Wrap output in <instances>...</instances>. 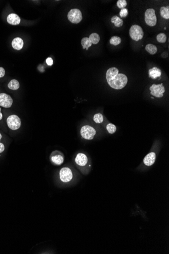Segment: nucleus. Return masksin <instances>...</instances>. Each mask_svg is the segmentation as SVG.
Instances as JSON below:
<instances>
[{
    "mask_svg": "<svg viewBox=\"0 0 169 254\" xmlns=\"http://www.w3.org/2000/svg\"><path fill=\"white\" fill-rule=\"evenodd\" d=\"M46 63L48 66H52L53 64V61L52 59H51V57L47 58V60H46Z\"/></svg>",
    "mask_w": 169,
    "mask_h": 254,
    "instance_id": "nucleus-28",
    "label": "nucleus"
},
{
    "mask_svg": "<svg viewBox=\"0 0 169 254\" xmlns=\"http://www.w3.org/2000/svg\"><path fill=\"white\" fill-rule=\"evenodd\" d=\"M156 39L159 42L161 43H164L167 41V37L166 34L163 33H160L158 34L156 36Z\"/></svg>",
    "mask_w": 169,
    "mask_h": 254,
    "instance_id": "nucleus-23",
    "label": "nucleus"
},
{
    "mask_svg": "<svg viewBox=\"0 0 169 254\" xmlns=\"http://www.w3.org/2000/svg\"><path fill=\"white\" fill-rule=\"evenodd\" d=\"M75 162L80 167H85L88 162V159L85 154L79 153L76 156Z\"/></svg>",
    "mask_w": 169,
    "mask_h": 254,
    "instance_id": "nucleus-11",
    "label": "nucleus"
},
{
    "mask_svg": "<svg viewBox=\"0 0 169 254\" xmlns=\"http://www.w3.org/2000/svg\"><path fill=\"white\" fill-rule=\"evenodd\" d=\"M8 87L9 89L13 90H16L19 88L20 87L19 83L16 79H13L11 80L8 85Z\"/></svg>",
    "mask_w": 169,
    "mask_h": 254,
    "instance_id": "nucleus-16",
    "label": "nucleus"
},
{
    "mask_svg": "<svg viewBox=\"0 0 169 254\" xmlns=\"http://www.w3.org/2000/svg\"><path fill=\"white\" fill-rule=\"evenodd\" d=\"M5 71L3 67H0V78H2L5 76Z\"/></svg>",
    "mask_w": 169,
    "mask_h": 254,
    "instance_id": "nucleus-29",
    "label": "nucleus"
},
{
    "mask_svg": "<svg viewBox=\"0 0 169 254\" xmlns=\"http://www.w3.org/2000/svg\"><path fill=\"white\" fill-rule=\"evenodd\" d=\"M168 53H167V52H164L162 54V56L163 58H166V57H168Z\"/></svg>",
    "mask_w": 169,
    "mask_h": 254,
    "instance_id": "nucleus-31",
    "label": "nucleus"
},
{
    "mask_svg": "<svg viewBox=\"0 0 169 254\" xmlns=\"http://www.w3.org/2000/svg\"><path fill=\"white\" fill-rule=\"evenodd\" d=\"M107 129L108 133L111 134H114L117 130V127L114 124L109 123L107 126Z\"/></svg>",
    "mask_w": 169,
    "mask_h": 254,
    "instance_id": "nucleus-25",
    "label": "nucleus"
},
{
    "mask_svg": "<svg viewBox=\"0 0 169 254\" xmlns=\"http://www.w3.org/2000/svg\"><path fill=\"white\" fill-rule=\"evenodd\" d=\"M67 18L73 24H79L83 19L82 12L78 9H72L68 13Z\"/></svg>",
    "mask_w": 169,
    "mask_h": 254,
    "instance_id": "nucleus-3",
    "label": "nucleus"
},
{
    "mask_svg": "<svg viewBox=\"0 0 169 254\" xmlns=\"http://www.w3.org/2000/svg\"><path fill=\"white\" fill-rule=\"evenodd\" d=\"M2 139V135L1 133H0V140H1V139Z\"/></svg>",
    "mask_w": 169,
    "mask_h": 254,
    "instance_id": "nucleus-33",
    "label": "nucleus"
},
{
    "mask_svg": "<svg viewBox=\"0 0 169 254\" xmlns=\"http://www.w3.org/2000/svg\"><path fill=\"white\" fill-rule=\"evenodd\" d=\"M129 34L131 38L136 41L141 40L144 36L143 29L138 25H133L131 26L129 30Z\"/></svg>",
    "mask_w": 169,
    "mask_h": 254,
    "instance_id": "nucleus-2",
    "label": "nucleus"
},
{
    "mask_svg": "<svg viewBox=\"0 0 169 254\" xmlns=\"http://www.w3.org/2000/svg\"><path fill=\"white\" fill-rule=\"evenodd\" d=\"M13 104L12 98L7 94L5 93L0 94V106L5 108H9Z\"/></svg>",
    "mask_w": 169,
    "mask_h": 254,
    "instance_id": "nucleus-9",
    "label": "nucleus"
},
{
    "mask_svg": "<svg viewBox=\"0 0 169 254\" xmlns=\"http://www.w3.org/2000/svg\"><path fill=\"white\" fill-rule=\"evenodd\" d=\"M8 23L13 25H19L21 21V18L16 14L11 13L8 16L7 18Z\"/></svg>",
    "mask_w": 169,
    "mask_h": 254,
    "instance_id": "nucleus-13",
    "label": "nucleus"
},
{
    "mask_svg": "<svg viewBox=\"0 0 169 254\" xmlns=\"http://www.w3.org/2000/svg\"><path fill=\"white\" fill-rule=\"evenodd\" d=\"M59 178L62 182H69L73 178L72 170L69 167H63L61 168L59 172Z\"/></svg>",
    "mask_w": 169,
    "mask_h": 254,
    "instance_id": "nucleus-7",
    "label": "nucleus"
},
{
    "mask_svg": "<svg viewBox=\"0 0 169 254\" xmlns=\"http://www.w3.org/2000/svg\"><path fill=\"white\" fill-rule=\"evenodd\" d=\"M107 82L111 87L115 89H121L125 87L128 82V78L125 75L119 74L117 67L108 69L106 74Z\"/></svg>",
    "mask_w": 169,
    "mask_h": 254,
    "instance_id": "nucleus-1",
    "label": "nucleus"
},
{
    "mask_svg": "<svg viewBox=\"0 0 169 254\" xmlns=\"http://www.w3.org/2000/svg\"><path fill=\"white\" fill-rule=\"evenodd\" d=\"M89 39L92 43L96 44H98L100 41V36L96 33H92L89 36Z\"/></svg>",
    "mask_w": 169,
    "mask_h": 254,
    "instance_id": "nucleus-21",
    "label": "nucleus"
},
{
    "mask_svg": "<svg viewBox=\"0 0 169 254\" xmlns=\"http://www.w3.org/2000/svg\"><path fill=\"white\" fill-rule=\"evenodd\" d=\"M50 159L53 164L55 165H61L64 162V156L58 151H55L51 153Z\"/></svg>",
    "mask_w": 169,
    "mask_h": 254,
    "instance_id": "nucleus-10",
    "label": "nucleus"
},
{
    "mask_svg": "<svg viewBox=\"0 0 169 254\" xmlns=\"http://www.w3.org/2000/svg\"><path fill=\"white\" fill-rule=\"evenodd\" d=\"M111 21L113 24H115V26L117 27H121L123 25V21L121 19V18L118 17V16H114L111 18Z\"/></svg>",
    "mask_w": 169,
    "mask_h": 254,
    "instance_id": "nucleus-17",
    "label": "nucleus"
},
{
    "mask_svg": "<svg viewBox=\"0 0 169 254\" xmlns=\"http://www.w3.org/2000/svg\"><path fill=\"white\" fill-rule=\"evenodd\" d=\"M145 21L146 24L150 26L156 25L157 22L156 15L153 9H148L145 13Z\"/></svg>",
    "mask_w": 169,
    "mask_h": 254,
    "instance_id": "nucleus-5",
    "label": "nucleus"
},
{
    "mask_svg": "<svg viewBox=\"0 0 169 254\" xmlns=\"http://www.w3.org/2000/svg\"><path fill=\"white\" fill-rule=\"evenodd\" d=\"M128 14V9H126V8L121 9L120 12V15L121 17H127Z\"/></svg>",
    "mask_w": 169,
    "mask_h": 254,
    "instance_id": "nucleus-27",
    "label": "nucleus"
},
{
    "mask_svg": "<svg viewBox=\"0 0 169 254\" xmlns=\"http://www.w3.org/2000/svg\"><path fill=\"white\" fill-rule=\"evenodd\" d=\"M81 44H82L83 48L86 49V50H88L89 47L92 46V43L90 40H89V38H84L81 40Z\"/></svg>",
    "mask_w": 169,
    "mask_h": 254,
    "instance_id": "nucleus-20",
    "label": "nucleus"
},
{
    "mask_svg": "<svg viewBox=\"0 0 169 254\" xmlns=\"http://www.w3.org/2000/svg\"><path fill=\"white\" fill-rule=\"evenodd\" d=\"M1 111V109L0 108V120H1L2 118H3V114H2Z\"/></svg>",
    "mask_w": 169,
    "mask_h": 254,
    "instance_id": "nucleus-32",
    "label": "nucleus"
},
{
    "mask_svg": "<svg viewBox=\"0 0 169 254\" xmlns=\"http://www.w3.org/2000/svg\"><path fill=\"white\" fill-rule=\"evenodd\" d=\"M7 123L9 129L13 130L19 129L21 124V119L16 115H12L8 117Z\"/></svg>",
    "mask_w": 169,
    "mask_h": 254,
    "instance_id": "nucleus-6",
    "label": "nucleus"
},
{
    "mask_svg": "<svg viewBox=\"0 0 169 254\" xmlns=\"http://www.w3.org/2000/svg\"><path fill=\"white\" fill-rule=\"evenodd\" d=\"M5 150V146L3 144L0 143V153Z\"/></svg>",
    "mask_w": 169,
    "mask_h": 254,
    "instance_id": "nucleus-30",
    "label": "nucleus"
},
{
    "mask_svg": "<svg viewBox=\"0 0 169 254\" xmlns=\"http://www.w3.org/2000/svg\"><path fill=\"white\" fill-rule=\"evenodd\" d=\"M156 159V155L154 152H150L143 159V162L145 165L150 167L155 164Z\"/></svg>",
    "mask_w": 169,
    "mask_h": 254,
    "instance_id": "nucleus-12",
    "label": "nucleus"
},
{
    "mask_svg": "<svg viewBox=\"0 0 169 254\" xmlns=\"http://www.w3.org/2000/svg\"><path fill=\"white\" fill-rule=\"evenodd\" d=\"M160 15L165 19H168L169 18V7H162L160 10Z\"/></svg>",
    "mask_w": 169,
    "mask_h": 254,
    "instance_id": "nucleus-18",
    "label": "nucleus"
},
{
    "mask_svg": "<svg viewBox=\"0 0 169 254\" xmlns=\"http://www.w3.org/2000/svg\"><path fill=\"white\" fill-rule=\"evenodd\" d=\"M24 41L21 38H15L12 42V47L16 50H20L24 47Z\"/></svg>",
    "mask_w": 169,
    "mask_h": 254,
    "instance_id": "nucleus-14",
    "label": "nucleus"
},
{
    "mask_svg": "<svg viewBox=\"0 0 169 254\" xmlns=\"http://www.w3.org/2000/svg\"><path fill=\"white\" fill-rule=\"evenodd\" d=\"M149 77L152 79H156L160 77L162 75V71L160 69L156 67H153L149 70Z\"/></svg>",
    "mask_w": 169,
    "mask_h": 254,
    "instance_id": "nucleus-15",
    "label": "nucleus"
},
{
    "mask_svg": "<svg viewBox=\"0 0 169 254\" xmlns=\"http://www.w3.org/2000/svg\"><path fill=\"white\" fill-rule=\"evenodd\" d=\"M127 5V1L126 0H118L117 2V6L120 9H124Z\"/></svg>",
    "mask_w": 169,
    "mask_h": 254,
    "instance_id": "nucleus-26",
    "label": "nucleus"
},
{
    "mask_svg": "<svg viewBox=\"0 0 169 254\" xmlns=\"http://www.w3.org/2000/svg\"><path fill=\"white\" fill-rule=\"evenodd\" d=\"M93 120L96 123H101L103 121V116L100 113H98L94 116Z\"/></svg>",
    "mask_w": 169,
    "mask_h": 254,
    "instance_id": "nucleus-24",
    "label": "nucleus"
},
{
    "mask_svg": "<svg viewBox=\"0 0 169 254\" xmlns=\"http://www.w3.org/2000/svg\"><path fill=\"white\" fill-rule=\"evenodd\" d=\"M150 94L152 95L156 98H162L163 97V94L165 92V87H163V83L160 84H153L150 86Z\"/></svg>",
    "mask_w": 169,
    "mask_h": 254,
    "instance_id": "nucleus-8",
    "label": "nucleus"
},
{
    "mask_svg": "<svg viewBox=\"0 0 169 254\" xmlns=\"http://www.w3.org/2000/svg\"><path fill=\"white\" fill-rule=\"evenodd\" d=\"M121 41H122V40H121V39L119 37L113 36L111 38L109 42L111 45L117 46L121 43Z\"/></svg>",
    "mask_w": 169,
    "mask_h": 254,
    "instance_id": "nucleus-22",
    "label": "nucleus"
},
{
    "mask_svg": "<svg viewBox=\"0 0 169 254\" xmlns=\"http://www.w3.org/2000/svg\"><path fill=\"white\" fill-rule=\"evenodd\" d=\"M145 50L149 53L152 55L156 54L157 51V47L152 44H147V45L146 46Z\"/></svg>",
    "mask_w": 169,
    "mask_h": 254,
    "instance_id": "nucleus-19",
    "label": "nucleus"
},
{
    "mask_svg": "<svg viewBox=\"0 0 169 254\" xmlns=\"http://www.w3.org/2000/svg\"><path fill=\"white\" fill-rule=\"evenodd\" d=\"M81 134L84 139L91 140L96 134V130L92 126L85 125L81 129Z\"/></svg>",
    "mask_w": 169,
    "mask_h": 254,
    "instance_id": "nucleus-4",
    "label": "nucleus"
}]
</instances>
